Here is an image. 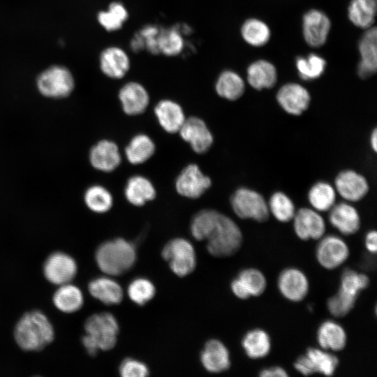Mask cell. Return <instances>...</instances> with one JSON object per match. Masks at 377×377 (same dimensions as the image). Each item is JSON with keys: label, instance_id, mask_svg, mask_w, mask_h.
<instances>
[{"label": "cell", "instance_id": "f35d334b", "mask_svg": "<svg viewBox=\"0 0 377 377\" xmlns=\"http://www.w3.org/2000/svg\"><path fill=\"white\" fill-rule=\"evenodd\" d=\"M269 212L280 222L291 221L295 214V207L292 200L283 192H275L267 203Z\"/></svg>", "mask_w": 377, "mask_h": 377}, {"label": "cell", "instance_id": "bcb514c9", "mask_svg": "<svg viewBox=\"0 0 377 377\" xmlns=\"http://www.w3.org/2000/svg\"><path fill=\"white\" fill-rule=\"evenodd\" d=\"M119 374L123 377H145L149 374V369L142 362L127 358L121 363Z\"/></svg>", "mask_w": 377, "mask_h": 377}, {"label": "cell", "instance_id": "83f0119b", "mask_svg": "<svg viewBox=\"0 0 377 377\" xmlns=\"http://www.w3.org/2000/svg\"><path fill=\"white\" fill-rule=\"evenodd\" d=\"M155 195V188L147 178L135 175L128 180L125 188V196L131 204L142 206L153 200Z\"/></svg>", "mask_w": 377, "mask_h": 377}, {"label": "cell", "instance_id": "484cf974", "mask_svg": "<svg viewBox=\"0 0 377 377\" xmlns=\"http://www.w3.org/2000/svg\"><path fill=\"white\" fill-rule=\"evenodd\" d=\"M317 340L323 350L339 351L345 348L347 336L339 323L333 320H325L318 329Z\"/></svg>", "mask_w": 377, "mask_h": 377}, {"label": "cell", "instance_id": "681fc988", "mask_svg": "<svg viewBox=\"0 0 377 377\" xmlns=\"http://www.w3.org/2000/svg\"><path fill=\"white\" fill-rule=\"evenodd\" d=\"M377 232L376 230L369 231L365 237V246L367 249L373 253L377 250Z\"/></svg>", "mask_w": 377, "mask_h": 377}, {"label": "cell", "instance_id": "d590c367", "mask_svg": "<svg viewBox=\"0 0 377 377\" xmlns=\"http://www.w3.org/2000/svg\"><path fill=\"white\" fill-rule=\"evenodd\" d=\"M184 46V38L178 27L161 28L158 36L159 54L173 57L182 52Z\"/></svg>", "mask_w": 377, "mask_h": 377}, {"label": "cell", "instance_id": "e0dca14e", "mask_svg": "<svg viewBox=\"0 0 377 377\" xmlns=\"http://www.w3.org/2000/svg\"><path fill=\"white\" fill-rule=\"evenodd\" d=\"M278 288L286 299L300 302L308 294L309 284L304 272L291 267L283 270L279 274Z\"/></svg>", "mask_w": 377, "mask_h": 377}, {"label": "cell", "instance_id": "44dd1931", "mask_svg": "<svg viewBox=\"0 0 377 377\" xmlns=\"http://www.w3.org/2000/svg\"><path fill=\"white\" fill-rule=\"evenodd\" d=\"M119 99L124 112L129 115L142 113L147 108L149 96L146 89L137 82H129L119 90Z\"/></svg>", "mask_w": 377, "mask_h": 377}, {"label": "cell", "instance_id": "60d3db41", "mask_svg": "<svg viewBox=\"0 0 377 377\" xmlns=\"http://www.w3.org/2000/svg\"><path fill=\"white\" fill-rule=\"evenodd\" d=\"M326 61L316 54H310L307 57H299L296 59V67L300 77L304 80L319 77L325 71Z\"/></svg>", "mask_w": 377, "mask_h": 377}, {"label": "cell", "instance_id": "ab89813d", "mask_svg": "<svg viewBox=\"0 0 377 377\" xmlns=\"http://www.w3.org/2000/svg\"><path fill=\"white\" fill-rule=\"evenodd\" d=\"M161 28L156 25H147L136 33L131 42L134 52L146 49L153 54H159L158 36Z\"/></svg>", "mask_w": 377, "mask_h": 377}, {"label": "cell", "instance_id": "52a82bcc", "mask_svg": "<svg viewBox=\"0 0 377 377\" xmlns=\"http://www.w3.org/2000/svg\"><path fill=\"white\" fill-rule=\"evenodd\" d=\"M162 256L171 270L179 276L191 273L196 265L193 246L184 238H175L168 242L162 250Z\"/></svg>", "mask_w": 377, "mask_h": 377}, {"label": "cell", "instance_id": "5bb4252c", "mask_svg": "<svg viewBox=\"0 0 377 377\" xmlns=\"http://www.w3.org/2000/svg\"><path fill=\"white\" fill-rule=\"evenodd\" d=\"M276 100L287 113L300 115L309 106L311 96L309 91L297 83H287L278 91Z\"/></svg>", "mask_w": 377, "mask_h": 377}, {"label": "cell", "instance_id": "9c48e42d", "mask_svg": "<svg viewBox=\"0 0 377 377\" xmlns=\"http://www.w3.org/2000/svg\"><path fill=\"white\" fill-rule=\"evenodd\" d=\"M349 253L346 243L335 235H327L322 238L316 252L319 264L327 269H333L342 265L348 258Z\"/></svg>", "mask_w": 377, "mask_h": 377}, {"label": "cell", "instance_id": "836d02e7", "mask_svg": "<svg viewBox=\"0 0 377 377\" xmlns=\"http://www.w3.org/2000/svg\"><path fill=\"white\" fill-rule=\"evenodd\" d=\"M308 200L313 209L319 212L328 211L334 205L336 190L327 182H317L311 187L308 193Z\"/></svg>", "mask_w": 377, "mask_h": 377}, {"label": "cell", "instance_id": "e575fe53", "mask_svg": "<svg viewBox=\"0 0 377 377\" xmlns=\"http://www.w3.org/2000/svg\"><path fill=\"white\" fill-rule=\"evenodd\" d=\"M128 17L126 8L119 1L112 2L108 10L99 12L97 15L98 23L108 31L121 29Z\"/></svg>", "mask_w": 377, "mask_h": 377}, {"label": "cell", "instance_id": "f6af8a7d", "mask_svg": "<svg viewBox=\"0 0 377 377\" xmlns=\"http://www.w3.org/2000/svg\"><path fill=\"white\" fill-rule=\"evenodd\" d=\"M369 284V277L362 273L350 269H345L341 277L340 289L357 297L359 293Z\"/></svg>", "mask_w": 377, "mask_h": 377}, {"label": "cell", "instance_id": "f907efd6", "mask_svg": "<svg viewBox=\"0 0 377 377\" xmlns=\"http://www.w3.org/2000/svg\"><path fill=\"white\" fill-rule=\"evenodd\" d=\"M370 144L372 149L376 152L377 151V130L374 128L370 136Z\"/></svg>", "mask_w": 377, "mask_h": 377}, {"label": "cell", "instance_id": "74e56055", "mask_svg": "<svg viewBox=\"0 0 377 377\" xmlns=\"http://www.w3.org/2000/svg\"><path fill=\"white\" fill-rule=\"evenodd\" d=\"M244 40L252 46L260 47L266 44L270 38V30L263 21L252 18L244 22L241 28Z\"/></svg>", "mask_w": 377, "mask_h": 377}, {"label": "cell", "instance_id": "6da1fadb", "mask_svg": "<svg viewBox=\"0 0 377 377\" xmlns=\"http://www.w3.org/2000/svg\"><path fill=\"white\" fill-rule=\"evenodd\" d=\"M191 232L195 239L207 240V249L215 257L235 254L243 241L237 224L230 217L213 209H204L196 214L191 221Z\"/></svg>", "mask_w": 377, "mask_h": 377}, {"label": "cell", "instance_id": "277c9868", "mask_svg": "<svg viewBox=\"0 0 377 377\" xmlns=\"http://www.w3.org/2000/svg\"><path fill=\"white\" fill-rule=\"evenodd\" d=\"M95 258L103 272L110 276H118L133 266L136 260V251L133 244L117 238L101 244L96 250Z\"/></svg>", "mask_w": 377, "mask_h": 377}, {"label": "cell", "instance_id": "603a6c76", "mask_svg": "<svg viewBox=\"0 0 377 377\" xmlns=\"http://www.w3.org/2000/svg\"><path fill=\"white\" fill-rule=\"evenodd\" d=\"M329 221L341 233L350 235L356 233L360 227V217L357 210L351 205L341 202L330 209Z\"/></svg>", "mask_w": 377, "mask_h": 377}, {"label": "cell", "instance_id": "7bdbcfd3", "mask_svg": "<svg viewBox=\"0 0 377 377\" xmlns=\"http://www.w3.org/2000/svg\"><path fill=\"white\" fill-rule=\"evenodd\" d=\"M357 297L339 288L334 295L328 299L327 309L336 318L343 317L353 309Z\"/></svg>", "mask_w": 377, "mask_h": 377}, {"label": "cell", "instance_id": "7a4b0ae2", "mask_svg": "<svg viewBox=\"0 0 377 377\" xmlns=\"http://www.w3.org/2000/svg\"><path fill=\"white\" fill-rule=\"evenodd\" d=\"M17 345L27 351L43 349L54 339L53 327L45 314L38 311L25 313L14 332Z\"/></svg>", "mask_w": 377, "mask_h": 377}, {"label": "cell", "instance_id": "8992f818", "mask_svg": "<svg viewBox=\"0 0 377 377\" xmlns=\"http://www.w3.org/2000/svg\"><path fill=\"white\" fill-rule=\"evenodd\" d=\"M235 214L242 219L266 221L269 215L267 202L258 192L248 188L237 189L231 197Z\"/></svg>", "mask_w": 377, "mask_h": 377}, {"label": "cell", "instance_id": "9a60e30c", "mask_svg": "<svg viewBox=\"0 0 377 377\" xmlns=\"http://www.w3.org/2000/svg\"><path fill=\"white\" fill-rule=\"evenodd\" d=\"M335 190L345 200L357 202L362 200L369 191L367 179L353 170H346L339 172L334 181Z\"/></svg>", "mask_w": 377, "mask_h": 377}, {"label": "cell", "instance_id": "ac0fdd59", "mask_svg": "<svg viewBox=\"0 0 377 377\" xmlns=\"http://www.w3.org/2000/svg\"><path fill=\"white\" fill-rule=\"evenodd\" d=\"M99 65L102 73L112 79H121L131 67L127 53L117 46L108 47L101 53Z\"/></svg>", "mask_w": 377, "mask_h": 377}, {"label": "cell", "instance_id": "d6a6232c", "mask_svg": "<svg viewBox=\"0 0 377 377\" xmlns=\"http://www.w3.org/2000/svg\"><path fill=\"white\" fill-rule=\"evenodd\" d=\"M155 145L147 135L139 134L132 138L125 149L128 161L134 165L147 161L154 153Z\"/></svg>", "mask_w": 377, "mask_h": 377}, {"label": "cell", "instance_id": "b9f144b4", "mask_svg": "<svg viewBox=\"0 0 377 377\" xmlns=\"http://www.w3.org/2000/svg\"><path fill=\"white\" fill-rule=\"evenodd\" d=\"M250 296H259L266 289L267 281L264 274L255 268H247L239 273L237 276Z\"/></svg>", "mask_w": 377, "mask_h": 377}, {"label": "cell", "instance_id": "2e32d148", "mask_svg": "<svg viewBox=\"0 0 377 377\" xmlns=\"http://www.w3.org/2000/svg\"><path fill=\"white\" fill-rule=\"evenodd\" d=\"M331 23L320 10H311L303 17V35L306 42L313 47L322 46L327 40Z\"/></svg>", "mask_w": 377, "mask_h": 377}, {"label": "cell", "instance_id": "ba28073f", "mask_svg": "<svg viewBox=\"0 0 377 377\" xmlns=\"http://www.w3.org/2000/svg\"><path fill=\"white\" fill-rule=\"evenodd\" d=\"M338 365L339 359L336 355L316 348H308L294 363L295 369L304 376L316 373L332 376Z\"/></svg>", "mask_w": 377, "mask_h": 377}, {"label": "cell", "instance_id": "7dc6e473", "mask_svg": "<svg viewBox=\"0 0 377 377\" xmlns=\"http://www.w3.org/2000/svg\"><path fill=\"white\" fill-rule=\"evenodd\" d=\"M231 290L234 295L239 299L246 300L251 297L237 277L232 281Z\"/></svg>", "mask_w": 377, "mask_h": 377}, {"label": "cell", "instance_id": "4316f807", "mask_svg": "<svg viewBox=\"0 0 377 377\" xmlns=\"http://www.w3.org/2000/svg\"><path fill=\"white\" fill-rule=\"evenodd\" d=\"M276 80V68L266 60H258L248 67L247 81L253 88L257 90L272 88Z\"/></svg>", "mask_w": 377, "mask_h": 377}, {"label": "cell", "instance_id": "d4e9b609", "mask_svg": "<svg viewBox=\"0 0 377 377\" xmlns=\"http://www.w3.org/2000/svg\"><path fill=\"white\" fill-rule=\"evenodd\" d=\"M90 295L108 304H117L123 300V290L121 286L109 277H98L93 279L88 286Z\"/></svg>", "mask_w": 377, "mask_h": 377}, {"label": "cell", "instance_id": "f546056e", "mask_svg": "<svg viewBox=\"0 0 377 377\" xmlns=\"http://www.w3.org/2000/svg\"><path fill=\"white\" fill-rule=\"evenodd\" d=\"M242 345L246 355L251 359L263 358L271 350L270 337L261 329L249 331L243 337Z\"/></svg>", "mask_w": 377, "mask_h": 377}, {"label": "cell", "instance_id": "d6986e66", "mask_svg": "<svg viewBox=\"0 0 377 377\" xmlns=\"http://www.w3.org/2000/svg\"><path fill=\"white\" fill-rule=\"evenodd\" d=\"M89 160L96 170L109 172L119 165L121 159L117 145L112 141L102 140L91 148Z\"/></svg>", "mask_w": 377, "mask_h": 377}, {"label": "cell", "instance_id": "4dcf8cb0", "mask_svg": "<svg viewBox=\"0 0 377 377\" xmlns=\"http://www.w3.org/2000/svg\"><path fill=\"white\" fill-rule=\"evenodd\" d=\"M377 0H352L348 6V17L360 28L369 29L374 22Z\"/></svg>", "mask_w": 377, "mask_h": 377}, {"label": "cell", "instance_id": "f1b7e54d", "mask_svg": "<svg viewBox=\"0 0 377 377\" xmlns=\"http://www.w3.org/2000/svg\"><path fill=\"white\" fill-rule=\"evenodd\" d=\"M84 302L80 289L70 283L60 285L53 296L54 306L64 313H71L79 310Z\"/></svg>", "mask_w": 377, "mask_h": 377}, {"label": "cell", "instance_id": "4fadbf2b", "mask_svg": "<svg viewBox=\"0 0 377 377\" xmlns=\"http://www.w3.org/2000/svg\"><path fill=\"white\" fill-rule=\"evenodd\" d=\"M293 219L295 232L302 240L320 239L325 232V221L315 209L301 208Z\"/></svg>", "mask_w": 377, "mask_h": 377}, {"label": "cell", "instance_id": "cb8c5ba5", "mask_svg": "<svg viewBox=\"0 0 377 377\" xmlns=\"http://www.w3.org/2000/svg\"><path fill=\"white\" fill-rule=\"evenodd\" d=\"M154 112L162 128L170 133L178 132L186 119L182 107L169 99L158 102Z\"/></svg>", "mask_w": 377, "mask_h": 377}, {"label": "cell", "instance_id": "5b68a950", "mask_svg": "<svg viewBox=\"0 0 377 377\" xmlns=\"http://www.w3.org/2000/svg\"><path fill=\"white\" fill-rule=\"evenodd\" d=\"M38 91L45 97L63 98L74 89L75 80L71 71L62 66H52L41 73L36 80Z\"/></svg>", "mask_w": 377, "mask_h": 377}, {"label": "cell", "instance_id": "8d00e7d4", "mask_svg": "<svg viewBox=\"0 0 377 377\" xmlns=\"http://www.w3.org/2000/svg\"><path fill=\"white\" fill-rule=\"evenodd\" d=\"M84 201L88 209L98 214L109 211L113 204L110 192L104 186L98 184L87 188L84 194Z\"/></svg>", "mask_w": 377, "mask_h": 377}, {"label": "cell", "instance_id": "3957f363", "mask_svg": "<svg viewBox=\"0 0 377 377\" xmlns=\"http://www.w3.org/2000/svg\"><path fill=\"white\" fill-rule=\"evenodd\" d=\"M85 335L82 343L90 355H96L99 350H108L117 343L119 324L110 313H100L91 316L84 324Z\"/></svg>", "mask_w": 377, "mask_h": 377}, {"label": "cell", "instance_id": "c3c4849f", "mask_svg": "<svg viewBox=\"0 0 377 377\" xmlns=\"http://www.w3.org/2000/svg\"><path fill=\"white\" fill-rule=\"evenodd\" d=\"M261 377H286L288 376L286 371L281 367H272L260 371Z\"/></svg>", "mask_w": 377, "mask_h": 377}, {"label": "cell", "instance_id": "ffe728a7", "mask_svg": "<svg viewBox=\"0 0 377 377\" xmlns=\"http://www.w3.org/2000/svg\"><path fill=\"white\" fill-rule=\"evenodd\" d=\"M361 61L357 67L359 76L367 79L377 69V30L375 27L367 29L359 43Z\"/></svg>", "mask_w": 377, "mask_h": 377}, {"label": "cell", "instance_id": "7c38bea8", "mask_svg": "<svg viewBox=\"0 0 377 377\" xmlns=\"http://www.w3.org/2000/svg\"><path fill=\"white\" fill-rule=\"evenodd\" d=\"M182 138L198 154L207 151L213 144V135L203 120L196 117L185 119L179 131Z\"/></svg>", "mask_w": 377, "mask_h": 377}, {"label": "cell", "instance_id": "7402d4cb", "mask_svg": "<svg viewBox=\"0 0 377 377\" xmlns=\"http://www.w3.org/2000/svg\"><path fill=\"white\" fill-rule=\"evenodd\" d=\"M204 368L211 373H221L230 367V354L226 346L219 340L208 341L200 355Z\"/></svg>", "mask_w": 377, "mask_h": 377}, {"label": "cell", "instance_id": "1f68e13d", "mask_svg": "<svg viewBox=\"0 0 377 377\" xmlns=\"http://www.w3.org/2000/svg\"><path fill=\"white\" fill-rule=\"evenodd\" d=\"M216 91L219 96L228 101H235L244 94L245 84L243 79L232 71H224L217 78Z\"/></svg>", "mask_w": 377, "mask_h": 377}, {"label": "cell", "instance_id": "30bf717a", "mask_svg": "<svg viewBox=\"0 0 377 377\" xmlns=\"http://www.w3.org/2000/svg\"><path fill=\"white\" fill-rule=\"evenodd\" d=\"M43 272L50 282L60 286L70 283L73 279L77 272V264L69 255L57 252L45 260Z\"/></svg>", "mask_w": 377, "mask_h": 377}, {"label": "cell", "instance_id": "ee69618b", "mask_svg": "<svg viewBox=\"0 0 377 377\" xmlns=\"http://www.w3.org/2000/svg\"><path fill=\"white\" fill-rule=\"evenodd\" d=\"M128 295L135 304L144 305L155 295V287L148 279L138 278L132 281L128 287Z\"/></svg>", "mask_w": 377, "mask_h": 377}, {"label": "cell", "instance_id": "8fae6325", "mask_svg": "<svg viewBox=\"0 0 377 377\" xmlns=\"http://www.w3.org/2000/svg\"><path fill=\"white\" fill-rule=\"evenodd\" d=\"M209 177L204 175L195 164L187 165L176 180V189L181 195L188 198L200 197L211 186Z\"/></svg>", "mask_w": 377, "mask_h": 377}]
</instances>
